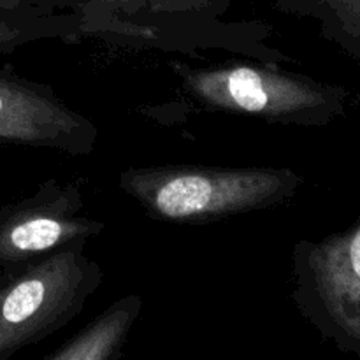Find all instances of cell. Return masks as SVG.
<instances>
[{
  "instance_id": "obj_1",
  "label": "cell",
  "mask_w": 360,
  "mask_h": 360,
  "mask_svg": "<svg viewBox=\"0 0 360 360\" xmlns=\"http://www.w3.org/2000/svg\"><path fill=\"white\" fill-rule=\"evenodd\" d=\"M302 178L288 167L153 165L127 169L122 188L148 214L172 224H210L281 206Z\"/></svg>"
},
{
  "instance_id": "obj_2",
  "label": "cell",
  "mask_w": 360,
  "mask_h": 360,
  "mask_svg": "<svg viewBox=\"0 0 360 360\" xmlns=\"http://www.w3.org/2000/svg\"><path fill=\"white\" fill-rule=\"evenodd\" d=\"M76 241L0 273V360L72 322L102 281V269Z\"/></svg>"
},
{
  "instance_id": "obj_3",
  "label": "cell",
  "mask_w": 360,
  "mask_h": 360,
  "mask_svg": "<svg viewBox=\"0 0 360 360\" xmlns=\"http://www.w3.org/2000/svg\"><path fill=\"white\" fill-rule=\"evenodd\" d=\"M179 74L197 102L218 111L285 125H329L347 112V90L276 67L234 62Z\"/></svg>"
},
{
  "instance_id": "obj_4",
  "label": "cell",
  "mask_w": 360,
  "mask_h": 360,
  "mask_svg": "<svg viewBox=\"0 0 360 360\" xmlns=\"http://www.w3.org/2000/svg\"><path fill=\"white\" fill-rule=\"evenodd\" d=\"M294 274L302 315L341 350L360 355V213L347 231L299 243Z\"/></svg>"
},
{
  "instance_id": "obj_5",
  "label": "cell",
  "mask_w": 360,
  "mask_h": 360,
  "mask_svg": "<svg viewBox=\"0 0 360 360\" xmlns=\"http://www.w3.org/2000/svg\"><path fill=\"white\" fill-rule=\"evenodd\" d=\"M76 183L49 179L32 197L0 210V269L42 259L76 241H88L105 224L83 213Z\"/></svg>"
},
{
  "instance_id": "obj_6",
  "label": "cell",
  "mask_w": 360,
  "mask_h": 360,
  "mask_svg": "<svg viewBox=\"0 0 360 360\" xmlns=\"http://www.w3.org/2000/svg\"><path fill=\"white\" fill-rule=\"evenodd\" d=\"M97 137L95 123L69 108L51 88L0 70V146L88 155Z\"/></svg>"
},
{
  "instance_id": "obj_7",
  "label": "cell",
  "mask_w": 360,
  "mask_h": 360,
  "mask_svg": "<svg viewBox=\"0 0 360 360\" xmlns=\"http://www.w3.org/2000/svg\"><path fill=\"white\" fill-rule=\"evenodd\" d=\"M56 9H70L79 20L81 35L160 39L165 25L224 13L225 0H53Z\"/></svg>"
},
{
  "instance_id": "obj_8",
  "label": "cell",
  "mask_w": 360,
  "mask_h": 360,
  "mask_svg": "<svg viewBox=\"0 0 360 360\" xmlns=\"http://www.w3.org/2000/svg\"><path fill=\"white\" fill-rule=\"evenodd\" d=\"M141 309V295L118 299L46 360H120Z\"/></svg>"
},
{
  "instance_id": "obj_9",
  "label": "cell",
  "mask_w": 360,
  "mask_h": 360,
  "mask_svg": "<svg viewBox=\"0 0 360 360\" xmlns=\"http://www.w3.org/2000/svg\"><path fill=\"white\" fill-rule=\"evenodd\" d=\"M278 7L316 20L327 41L360 62V0H280Z\"/></svg>"
},
{
  "instance_id": "obj_10",
  "label": "cell",
  "mask_w": 360,
  "mask_h": 360,
  "mask_svg": "<svg viewBox=\"0 0 360 360\" xmlns=\"http://www.w3.org/2000/svg\"><path fill=\"white\" fill-rule=\"evenodd\" d=\"M81 25L74 14H0V53H13L46 37H76Z\"/></svg>"
},
{
  "instance_id": "obj_11",
  "label": "cell",
  "mask_w": 360,
  "mask_h": 360,
  "mask_svg": "<svg viewBox=\"0 0 360 360\" xmlns=\"http://www.w3.org/2000/svg\"><path fill=\"white\" fill-rule=\"evenodd\" d=\"M0 14H56L53 0H0Z\"/></svg>"
}]
</instances>
